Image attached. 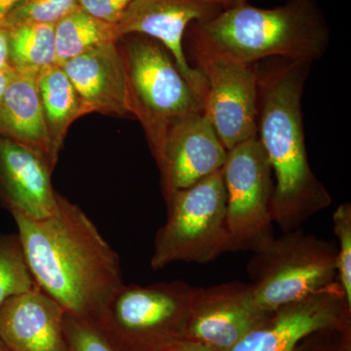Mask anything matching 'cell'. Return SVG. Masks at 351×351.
<instances>
[{"label":"cell","instance_id":"6da1fadb","mask_svg":"<svg viewBox=\"0 0 351 351\" xmlns=\"http://www.w3.org/2000/svg\"><path fill=\"white\" fill-rule=\"evenodd\" d=\"M11 214L36 286L66 313L97 324L124 283L119 255L93 221L59 193L48 218Z\"/></svg>","mask_w":351,"mask_h":351},{"label":"cell","instance_id":"7a4b0ae2","mask_svg":"<svg viewBox=\"0 0 351 351\" xmlns=\"http://www.w3.org/2000/svg\"><path fill=\"white\" fill-rule=\"evenodd\" d=\"M257 69V135L276 180L270 213L283 233L292 232L332 203L304 144L302 96L309 64L278 59Z\"/></svg>","mask_w":351,"mask_h":351},{"label":"cell","instance_id":"3957f363","mask_svg":"<svg viewBox=\"0 0 351 351\" xmlns=\"http://www.w3.org/2000/svg\"><path fill=\"white\" fill-rule=\"evenodd\" d=\"M191 25L201 38L246 64L267 58L311 64L329 45V29L315 0H290L274 9L245 4Z\"/></svg>","mask_w":351,"mask_h":351},{"label":"cell","instance_id":"277c9868","mask_svg":"<svg viewBox=\"0 0 351 351\" xmlns=\"http://www.w3.org/2000/svg\"><path fill=\"white\" fill-rule=\"evenodd\" d=\"M247 272L258 306L272 313L338 281V245L297 228L255 252Z\"/></svg>","mask_w":351,"mask_h":351},{"label":"cell","instance_id":"5b68a950","mask_svg":"<svg viewBox=\"0 0 351 351\" xmlns=\"http://www.w3.org/2000/svg\"><path fill=\"white\" fill-rule=\"evenodd\" d=\"M165 201L167 221L156 233L152 269L176 262L210 263L233 252L223 171L175 191Z\"/></svg>","mask_w":351,"mask_h":351},{"label":"cell","instance_id":"8992f818","mask_svg":"<svg viewBox=\"0 0 351 351\" xmlns=\"http://www.w3.org/2000/svg\"><path fill=\"white\" fill-rule=\"evenodd\" d=\"M136 36L120 51L131 114L144 127L154 156L176 122L205 112V106L182 77L169 52L154 39Z\"/></svg>","mask_w":351,"mask_h":351},{"label":"cell","instance_id":"52a82bcc","mask_svg":"<svg viewBox=\"0 0 351 351\" xmlns=\"http://www.w3.org/2000/svg\"><path fill=\"white\" fill-rule=\"evenodd\" d=\"M198 290L182 280L149 286L124 284L110 298L97 324L130 346L165 351L186 339Z\"/></svg>","mask_w":351,"mask_h":351},{"label":"cell","instance_id":"ba28073f","mask_svg":"<svg viewBox=\"0 0 351 351\" xmlns=\"http://www.w3.org/2000/svg\"><path fill=\"white\" fill-rule=\"evenodd\" d=\"M191 49L207 80L205 112L226 151L257 137V64L228 56L191 29Z\"/></svg>","mask_w":351,"mask_h":351},{"label":"cell","instance_id":"9c48e42d","mask_svg":"<svg viewBox=\"0 0 351 351\" xmlns=\"http://www.w3.org/2000/svg\"><path fill=\"white\" fill-rule=\"evenodd\" d=\"M226 221L233 252L255 253L274 239L271 166L257 137L228 152L223 169Z\"/></svg>","mask_w":351,"mask_h":351},{"label":"cell","instance_id":"30bf717a","mask_svg":"<svg viewBox=\"0 0 351 351\" xmlns=\"http://www.w3.org/2000/svg\"><path fill=\"white\" fill-rule=\"evenodd\" d=\"M223 10L210 0H133L115 25L117 38L120 40L140 34L158 41L205 106L206 78L199 69L189 64L182 39L189 25L211 20Z\"/></svg>","mask_w":351,"mask_h":351},{"label":"cell","instance_id":"8fae6325","mask_svg":"<svg viewBox=\"0 0 351 351\" xmlns=\"http://www.w3.org/2000/svg\"><path fill=\"white\" fill-rule=\"evenodd\" d=\"M351 306L339 281L279 307L228 351H295L307 336L343 328Z\"/></svg>","mask_w":351,"mask_h":351},{"label":"cell","instance_id":"7c38bea8","mask_svg":"<svg viewBox=\"0 0 351 351\" xmlns=\"http://www.w3.org/2000/svg\"><path fill=\"white\" fill-rule=\"evenodd\" d=\"M270 313L258 306L251 283L232 281L200 288L191 307L186 339L228 351Z\"/></svg>","mask_w":351,"mask_h":351},{"label":"cell","instance_id":"4fadbf2b","mask_svg":"<svg viewBox=\"0 0 351 351\" xmlns=\"http://www.w3.org/2000/svg\"><path fill=\"white\" fill-rule=\"evenodd\" d=\"M154 156L166 199L175 191L223 169L228 151L206 112H200L176 122Z\"/></svg>","mask_w":351,"mask_h":351},{"label":"cell","instance_id":"5bb4252c","mask_svg":"<svg viewBox=\"0 0 351 351\" xmlns=\"http://www.w3.org/2000/svg\"><path fill=\"white\" fill-rule=\"evenodd\" d=\"M66 311L36 286L0 307V339L8 351H69Z\"/></svg>","mask_w":351,"mask_h":351},{"label":"cell","instance_id":"9a60e30c","mask_svg":"<svg viewBox=\"0 0 351 351\" xmlns=\"http://www.w3.org/2000/svg\"><path fill=\"white\" fill-rule=\"evenodd\" d=\"M59 66L73 83L85 114H131L125 64L119 43L104 44Z\"/></svg>","mask_w":351,"mask_h":351},{"label":"cell","instance_id":"2e32d148","mask_svg":"<svg viewBox=\"0 0 351 351\" xmlns=\"http://www.w3.org/2000/svg\"><path fill=\"white\" fill-rule=\"evenodd\" d=\"M48 164L24 145L0 137V196L11 213L43 219L56 211Z\"/></svg>","mask_w":351,"mask_h":351},{"label":"cell","instance_id":"e0dca14e","mask_svg":"<svg viewBox=\"0 0 351 351\" xmlns=\"http://www.w3.org/2000/svg\"><path fill=\"white\" fill-rule=\"evenodd\" d=\"M0 137L31 149L54 171L36 75L14 73L0 107Z\"/></svg>","mask_w":351,"mask_h":351},{"label":"cell","instance_id":"ac0fdd59","mask_svg":"<svg viewBox=\"0 0 351 351\" xmlns=\"http://www.w3.org/2000/svg\"><path fill=\"white\" fill-rule=\"evenodd\" d=\"M51 154L58 162L69 126L85 115L73 83L59 64L43 69L36 75Z\"/></svg>","mask_w":351,"mask_h":351},{"label":"cell","instance_id":"d6986e66","mask_svg":"<svg viewBox=\"0 0 351 351\" xmlns=\"http://www.w3.org/2000/svg\"><path fill=\"white\" fill-rule=\"evenodd\" d=\"M55 25H21L7 29V66L14 73L38 75L57 64Z\"/></svg>","mask_w":351,"mask_h":351},{"label":"cell","instance_id":"ffe728a7","mask_svg":"<svg viewBox=\"0 0 351 351\" xmlns=\"http://www.w3.org/2000/svg\"><path fill=\"white\" fill-rule=\"evenodd\" d=\"M54 34L58 64L119 41L115 25L95 18L80 7L55 25Z\"/></svg>","mask_w":351,"mask_h":351},{"label":"cell","instance_id":"44dd1931","mask_svg":"<svg viewBox=\"0 0 351 351\" xmlns=\"http://www.w3.org/2000/svg\"><path fill=\"white\" fill-rule=\"evenodd\" d=\"M36 286L18 234L0 233V307L9 298Z\"/></svg>","mask_w":351,"mask_h":351},{"label":"cell","instance_id":"7402d4cb","mask_svg":"<svg viewBox=\"0 0 351 351\" xmlns=\"http://www.w3.org/2000/svg\"><path fill=\"white\" fill-rule=\"evenodd\" d=\"M78 7V0H20L0 25L5 29L21 25H55Z\"/></svg>","mask_w":351,"mask_h":351},{"label":"cell","instance_id":"603a6c76","mask_svg":"<svg viewBox=\"0 0 351 351\" xmlns=\"http://www.w3.org/2000/svg\"><path fill=\"white\" fill-rule=\"evenodd\" d=\"M338 239V281L351 306V205L343 203L332 216Z\"/></svg>","mask_w":351,"mask_h":351},{"label":"cell","instance_id":"cb8c5ba5","mask_svg":"<svg viewBox=\"0 0 351 351\" xmlns=\"http://www.w3.org/2000/svg\"><path fill=\"white\" fill-rule=\"evenodd\" d=\"M64 332L69 351H117L98 326L66 313Z\"/></svg>","mask_w":351,"mask_h":351},{"label":"cell","instance_id":"d4e9b609","mask_svg":"<svg viewBox=\"0 0 351 351\" xmlns=\"http://www.w3.org/2000/svg\"><path fill=\"white\" fill-rule=\"evenodd\" d=\"M133 0H78L80 8L101 21L117 25Z\"/></svg>","mask_w":351,"mask_h":351},{"label":"cell","instance_id":"484cf974","mask_svg":"<svg viewBox=\"0 0 351 351\" xmlns=\"http://www.w3.org/2000/svg\"><path fill=\"white\" fill-rule=\"evenodd\" d=\"M165 351H214L208 346L202 343H196V341H189V339H182L178 341L174 345L171 346Z\"/></svg>","mask_w":351,"mask_h":351},{"label":"cell","instance_id":"4316f807","mask_svg":"<svg viewBox=\"0 0 351 351\" xmlns=\"http://www.w3.org/2000/svg\"><path fill=\"white\" fill-rule=\"evenodd\" d=\"M14 73H15L9 66L0 69V107H1L2 98H3L7 85L12 80Z\"/></svg>","mask_w":351,"mask_h":351},{"label":"cell","instance_id":"83f0119b","mask_svg":"<svg viewBox=\"0 0 351 351\" xmlns=\"http://www.w3.org/2000/svg\"><path fill=\"white\" fill-rule=\"evenodd\" d=\"M7 66V29L0 25V69Z\"/></svg>","mask_w":351,"mask_h":351},{"label":"cell","instance_id":"f1b7e54d","mask_svg":"<svg viewBox=\"0 0 351 351\" xmlns=\"http://www.w3.org/2000/svg\"><path fill=\"white\" fill-rule=\"evenodd\" d=\"M210 1L214 2L217 5L221 6L223 10L248 4V0H210Z\"/></svg>","mask_w":351,"mask_h":351},{"label":"cell","instance_id":"f546056e","mask_svg":"<svg viewBox=\"0 0 351 351\" xmlns=\"http://www.w3.org/2000/svg\"><path fill=\"white\" fill-rule=\"evenodd\" d=\"M20 0H0V21L13 8Z\"/></svg>","mask_w":351,"mask_h":351},{"label":"cell","instance_id":"4dcf8cb0","mask_svg":"<svg viewBox=\"0 0 351 351\" xmlns=\"http://www.w3.org/2000/svg\"><path fill=\"white\" fill-rule=\"evenodd\" d=\"M0 351H8L7 350L6 346L2 343L1 339H0Z\"/></svg>","mask_w":351,"mask_h":351}]
</instances>
